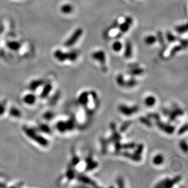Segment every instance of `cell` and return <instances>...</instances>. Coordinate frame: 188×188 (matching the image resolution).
Instances as JSON below:
<instances>
[{"instance_id":"1","label":"cell","mask_w":188,"mask_h":188,"mask_svg":"<svg viewBox=\"0 0 188 188\" xmlns=\"http://www.w3.org/2000/svg\"><path fill=\"white\" fill-rule=\"evenodd\" d=\"M22 131L26 138L36 145L43 148L48 147L49 140L36 128L35 125L24 124L22 126Z\"/></svg>"},{"instance_id":"2","label":"cell","mask_w":188,"mask_h":188,"mask_svg":"<svg viewBox=\"0 0 188 188\" xmlns=\"http://www.w3.org/2000/svg\"><path fill=\"white\" fill-rule=\"evenodd\" d=\"M38 99V97L36 93L28 90L27 91L24 92L21 96V101L22 103L28 107H33L36 105Z\"/></svg>"},{"instance_id":"3","label":"cell","mask_w":188,"mask_h":188,"mask_svg":"<svg viewBox=\"0 0 188 188\" xmlns=\"http://www.w3.org/2000/svg\"><path fill=\"white\" fill-rule=\"evenodd\" d=\"M54 57L60 62H64L66 60H70L71 61H75L78 56V54L75 51L70 53H64L60 50H56L54 53Z\"/></svg>"},{"instance_id":"4","label":"cell","mask_w":188,"mask_h":188,"mask_svg":"<svg viewBox=\"0 0 188 188\" xmlns=\"http://www.w3.org/2000/svg\"><path fill=\"white\" fill-rule=\"evenodd\" d=\"M46 80L44 78L38 77L31 80L27 84V90L32 91L36 94L39 91L43 85L45 84Z\"/></svg>"},{"instance_id":"5","label":"cell","mask_w":188,"mask_h":188,"mask_svg":"<svg viewBox=\"0 0 188 188\" xmlns=\"http://www.w3.org/2000/svg\"><path fill=\"white\" fill-rule=\"evenodd\" d=\"M6 115L14 120H19L23 118V113L21 110L15 105H9Z\"/></svg>"},{"instance_id":"6","label":"cell","mask_w":188,"mask_h":188,"mask_svg":"<svg viewBox=\"0 0 188 188\" xmlns=\"http://www.w3.org/2000/svg\"><path fill=\"white\" fill-rule=\"evenodd\" d=\"M83 34V29L82 28H77L74 30L72 36L67 40L65 44L67 46H71L74 45L80 38Z\"/></svg>"},{"instance_id":"7","label":"cell","mask_w":188,"mask_h":188,"mask_svg":"<svg viewBox=\"0 0 188 188\" xmlns=\"http://www.w3.org/2000/svg\"><path fill=\"white\" fill-rule=\"evenodd\" d=\"M133 24V19L131 17H127L125 18L124 21L119 25V29L121 34L118 35V37H121L122 34L127 33L130 28V26Z\"/></svg>"},{"instance_id":"8","label":"cell","mask_w":188,"mask_h":188,"mask_svg":"<svg viewBox=\"0 0 188 188\" xmlns=\"http://www.w3.org/2000/svg\"><path fill=\"white\" fill-rule=\"evenodd\" d=\"M92 58L97 61H98L100 64L102 65V68L106 70V57L105 54L103 51H98L96 52L93 53L91 55Z\"/></svg>"},{"instance_id":"9","label":"cell","mask_w":188,"mask_h":188,"mask_svg":"<svg viewBox=\"0 0 188 188\" xmlns=\"http://www.w3.org/2000/svg\"><path fill=\"white\" fill-rule=\"evenodd\" d=\"M119 110L121 113L125 116H130L138 112V108L137 107H129L125 105H121L119 107Z\"/></svg>"},{"instance_id":"10","label":"cell","mask_w":188,"mask_h":188,"mask_svg":"<svg viewBox=\"0 0 188 188\" xmlns=\"http://www.w3.org/2000/svg\"><path fill=\"white\" fill-rule=\"evenodd\" d=\"M36 128L43 135H51L52 133V130L49 125L43 122H40L35 125Z\"/></svg>"},{"instance_id":"11","label":"cell","mask_w":188,"mask_h":188,"mask_svg":"<svg viewBox=\"0 0 188 188\" xmlns=\"http://www.w3.org/2000/svg\"><path fill=\"white\" fill-rule=\"evenodd\" d=\"M9 105V104L7 100H0V118L6 115Z\"/></svg>"},{"instance_id":"12","label":"cell","mask_w":188,"mask_h":188,"mask_svg":"<svg viewBox=\"0 0 188 188\" xmlns=\"http://www.w3.org/2000/svg\"><path fill=\"white\" fill-rule=\"evenodd\" d=\"M132 45L130 41H127L125 44V48L124 51V56L125 58H130L132 56Z\"/></svg>"},{"instance_id":"13","label":"cell","mask_w":188,"mask_h":188,"mask_svg":"<svg viewBox=\"0 0 188 188\" xmlns=\"http://www.w3.org/2000/svg\"><path fill=\"white\" fill-rule=\"evenodd\" d=\"M56 129L60 133H65L67 130H68L67 122L63 121H60L57 122L56 125Z\"/></svg>"},{"instance_id":"14","label":"cell","mask_w":188,"mask_h":188,"mask_svg":"<svg viewBox=\"0 0 188 188\" xmlns=\"http://www.w3.org/2000/svg\"><path fill=\"white\" fill-rule=\"evenodd\" d=\"M79 102L83 105H87L89 102V93L88 92H83L79 97Z\"/></svg>"},{"instance_id":"15","label":"cell","mask_w":188,"mask_h":188,"mask_svg":"<svg viewBox=\"0 0 188 188\" xmlns=\"http://www.w3.org/2000/svg\"><path fill=\"white\" fill-rule=\"evenodd\" d=\"M157 124H158V126L161 129L165 131L167 133H172L174 131V127L171 126V125H166V124H163L161 122H158Z\"/></svg>"},{"instance_id":"16","label":"cell","mask_w":188,"mask_h":188,"mask_svg":"<svg viewBox=\"0 0 188 188\" xmlns=\"http://www.w3.org/2000/svg\"><path fill=\"white\" fill-rule=\"evenodd\" d=\"M60 10L64 14H70L74 10V7L70 4H65L61 7Z\"/></svg>"},{"instance_id":"17","label":"cell","mask_w":188,"mask_h":188,"mask_svg":"<svg viewBox=\"0 0 188 188\" xmlns=\"http://www.w3.org/2000/svg\"><path fill=\"white\" fill-rule=\"evenodd\" d=\"M86 161L87 163V169L88 170H91L95 169L98 166V163L96 161H93L91 157H90V156L86 160Z\"/></svg>"},{"instance_id":"18","label":"cell","mask_w":188,"mask_h":188,"mask_svg":"<svg viewBox=\"0 0 188 188\" xmlns=\"http://www.w3.org/2000/svg\"><path fill=\"white\" fill-rule=\"evenodd\" d=\"M7 46L8 48L10 49L11 50L17 51L20 48L21 44L19 42L13 41H9L7 43Z\"/></svg>"},{"instance_id":"19","label":"cell","mask_w":188,"mask_h":188,"mask_svg":"<svg viewBox=\"0 0 188 188\" xmlns=\"http://www.w3.org/2000/svg\"><path fill=\"white\" fill-rule=\"evenodd\" d=\"M78 180H79L80 181L84 183L85 184H91L93 186H96V183L94 182L93 180L90 179V178H88L87 176L80 175V176L78 177Z\"/></svg>"},{"instance_id":"20","label":"cell","mask_w":188,"mask_h":188,"mask_svg":"<svg viewBox=\"0 0 188 188\" xmlns=\"http://www.w3.org/2000/svg\"><path fill=\"white\" fill-rule=\"evenodd\" d=\"M157 40V38L153 35H149L144 38V42L147 45H152Z\"/></svg>"},{"instance_id":"21","label":"cell","mask_w":188,"mask_h":188,"mask_svg":"<svg viewBox=\"0 0 188 188\" xmlns=\"http://www.w3.org/2000/svg\"><path fill=\"white\" fill-rule=\"evenodd\" d=\"M54 117V113L51 111H46L42 115V119L44 121H49L53 119Z\"/></svg>"},{"instance_id":"22","label":"cell","mask_w":188,"mask_h":188,"mask_svg":"<svg viewBox=\"0 0 188 188\" xmlns=\"http://www.w3.org/2000/svg\"><path fill=\"white\" fill-rule=\"evenodd\" d=\"M155 103H156V99L155 97L152 96H148L145 99V104L146 105V106L149 107H153L155 104Z\"/></svg>"},{"instance_id":"23","label":"cell","mask_w":188,"mask_h":188,"mask_svg":"<svg viewBox=\"0 0 188 188\" xmlns=\"http://www.w3.org/2000/svg\"><path fill=\"white\" fill-rule=\"evenodd\" d=\"M175 29L178 34H182L186 33L187 30V24H183L177 26L175 27Z\"/></svg>"},{"instance_id":"24","label":"cell","mask_w":188,"mask_h":188,"mask_svg":"<svg viewBox=\"0 0 188 188\" xmlns=\"http://www.w3.org/2000/svg\"><path fill=\"white\" fill-rule=\"evenodd\" d=\"M164 161L163 156L161 155H156L153 159V163L155 165H160Z\"/></svg>"},{"instance_id":"25","label":"cell","mask_w":188,"mask_h":188,"mask_svg":"<svg viewBox=\"0 0 188 188\" xmlns=\"http://www.w3.org/2000/svg\"><path fill=\"white\" fill-rule=\"evenodd\" d=\"M112 48H113L114 51L118 53V52L122 50V44L119 41H115V42H114V43L112 45Z\"/></svg>"},{"instance_id":"26","label":"cell","mask_w":188,"mask_h":188,"mask_svg":"<svg viewBox=\"0 0 188 188\" xmlns=\"http://www.w3.org/2000/svg\"><path fill=\"white\" fill-rule=\"evenodd\" d=\"M8 180L3 175H0V187H8Z\"/></svg>"},{"instance_id":"27","label":"cell","mask_w":188,"mask_h":188,"mask_svg":"<svg viewBox=\"0 0 188 188\" xmlns=\"http://www.w3.org/2000/svg\"><path fill=\"white\" fill-rule=\"evenodd\" d=\"M166 38L169 42H174L178 39L177 37L176 36H175L173 34L171 33L170 31H168V32H167Z\"/></svg>"},{"instance_id":"28","label":"cell","mask_w":188,"mask_h":188,"mask_svg":"<svg viewBox=\"0 0 188 188\" xmlns=\"http://www.w3.org/2000/svg\"><path fill=\"white\" fill-rule=\"evenodd\" d=\"M183 48V47L181 45L175 46L174 48H173L172 49V50H171V51H170V56H174V55L176 54L178 52H179L180 51H181Z\"/></svg>"},{"instance_id":"29","label":"cell","mask_w":188,"mask_h":188,"mask_svg":"<svg viewBox=\"0 0 188 188\" xmlns=\"http://www.w3.org/2000/svg\"><path fill=\"white\" fill-rule=\"evenodd\" d=\"M144 73V70L142 68H133L131 71H130V73L132 75H140Z\"/></svg>"},{"instance_id":"30","label":"cell","mask_w":188,"mask_h":188,"mask_svg":"<svg viewBox=\"0 0 188 188\" xmlns=\"http://www.w3.org/2000/svg\"><path fill=\"white\" fill-rule=\"evenodd\" d=\"M67 178L70 180H71L74 178V172L73 170L72 169H69L67 172V175H66Z\"/></svg>"},{"instance_id":"31","label":"cell","mask_w":188,"mask_h":188,"mask_svg":"<svg viewBox=\"0 0 188 188\" xmlns=\"http://www.w3.org/2000/svg\"><path fill=\"white\" fill-rule=\"evenodd\" d=\"M136 84V81L135 79H130V81H129L128 82H127L126 83L125 82V84L124 85H127L126 87H134L135 85Z\"/></svg>"},{"instance_id":"32","label":"cell","mask_w":188,"mask_h":188,"mask_svg":"<svg viewBox=\"0 0 188 188\" xmlns=\"http://www.w3.org/2000/svg\"><path fill=\"white\" fill-rule=\"evenodd\" d=\"M117 82L118 84L119 85H124L125 84V81L124 80V77H123V75L122 74H119L118 77H117Z\"/></svg>"},{"instance_id":"33","label":"cell","mask_w":188,"mask_h":188,"mask_svg":"<svg viewBox=\"0 0 188 188\" xmlns=\"http://www.w3.org/2000/svg\"><path fill=\"white\" fill-rule=\"evenodd\" d=\"M143 148H144V146L143 144H139L135 151V154L137 155H140L143 150Z\"/></svg>"},{"instance_id":"34","label":"cell","mask_w":188,"mask_h":188,"mask_svg":"<svg viewBox=\"0 0 188 188\" xmlns=\"http://www.w3.org/2000/svg\"><path fill=\"white\" fill-rule=\"evenodd\" d=\"M180 147L184 152H187V145L185 141H182L180 143Z\"/></svg>"},{"instance_id":"35","label":"cell","mask_w":188,"mask_h":188,"mask_svg":"<svg viewBox=\"0 0 188 188\" xmlns=\"http://www.w3.org/2000/svg\"><path fill=\"white\" fill-rule=\"evenodd\" d=\"M187 124H185L184 125H183L182 127H181L178 133L179 135H181V134L184 133V132H186L187 131Z\"/></svg>"},{"instance_id":"36","label":"cell","mask_w":188,"mask_h":188,"mask_svg":"<svg viewBox=\"0 0 188 188\" xmlns=\"http://www.w3.org/2000/svg\"><path fill=\"white\" fill-rule=\"evenodd\" d=\"M140 121H141V122L142 123L146 124V125H147V126H150V127L151 126V125H152L151 122H150L148 119H147L146 118H141Z\"/></svg>"},{"instance_id":"37","label":"cell","mask_w":188,"mask_h":188,"mask_svg":"<svg viewBox=\"0 0 188 188\" xmlns=\"http://www.w3.org/2000/svg\"><path fill=\"white\" fill-rule=\"evenodd\" d=\"M79 158L77 157V156H74V157L73 158V160H72V164L75 166V165H77L78 163H79Z\"/></svg>"},{"instance_id":"38","label":"cell","mask_w":188,"mask_h":188,"mask_svg":"<svg viewBox=\"0 0 188 188\" xmlns=\"http://www.w3.org/2000/svg\"><path fill=\"white\" fill-rule=\"evenodd\" d=\"M157 36H158V40H159V41H160V43H161V44H163L164 42V38H163V37L162 33H161V32H158V33H157Z\"/></svg>"},{"instance_id":"39","label":"cell","mask_w":188,"mask_h":188,"mask_svg":"<svg viewBox=\"0 0 188 188\" xmlns=\"http://www.w3.org/2000/svg\"><path fill=\"white\" fill-rule=\"evenodd\" d=\"M135 144H133V143H130V144H125L124 146V147H125V149H132V148H133V147H135Z\"/></svg>"},{"instance_id":"40","label":"cell","mask_w":188,"mask_h":188,"mask_svg":"<svg viewBox=\"0 0 188 188\" xmlns=\"http://www.w3.org/2000/svg\"><path fill=\"white\" fill-rule=\"evenodd\" d=\"M118 185L119 187H123L124 185H123V180L121 178H119L118 179Z\"/></svg>"},{"instance_id":"41","label":"cell","mask_w":188,"mask_h":188,"mask_svg":"<svg viewBox=\"0 0 188 188\" xmlns=\"http://www.w3.org/2000/svg\"><path fill=\"white\" fill-rule=\"evenodd\" d=\"M129 124H130L129 123H127V124H125H125H124V125H122V130H125V129H127V127L129 126Z\"/></svg>"}]
</instances>
